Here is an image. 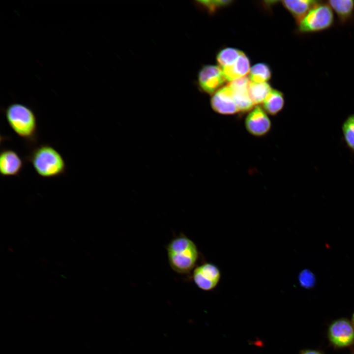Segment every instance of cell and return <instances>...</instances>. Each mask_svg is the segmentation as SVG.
Masks as SVG:
<instances>
[{
  "mask_svg": "<svg viewBox=\"0 0 354 354\" xmlns=\"http://www.w3.org/2000/svg\"><path fill=\"white\" fill-rule=\"evenodd\" d=\"M169 265L176 273L190 275L200 256L196 243L183 233L174 236L166 246Z\"/></svg>",
  "mask_w": 354,
  "mask_h": 354,
  "instance_id": "cell-1",
  "label": "cell"
},
{
  "mask_svg": "<svg viewBox=\"0 0 354 354\" xmlns=\"http://www.w3.org/2000/svg\"><path fill=\"white\" fill-rule=\"evenodd\" d=\"M31 148L25 157V161L31 164L39 176L50 178L65 174V161L60 153L53 146L43 143L37 144Z\"/></svg>",
  "mask_w": 354,
  "mask_h": 354,
  "instance_id": "cell-2",
  "label": "cell"
},
{
  "mask_svg": "<svg viewBox=\"0 0 354 354\" xmlns=\"http://www.w3.org/2000/svg\"><path fill=\"white\" fill-rule=\"evenodd\" d=\"M7 122L14 132L30 148L37 145L38 123L30 107L21 103L9 104L4 110Z\"/></svg>",
  "mask_w": 354,
  "mask_h": 354,
  "instance_id": "cell-3",
  "label": "cell"
},
{
  "mask_svg": "<svg viewBox=\"0 0 354 354\" xmlns=\"http://www.w3.org/2000/svg\"><path fill=\"white\" fill-rule=\"evenodd\" d=\"M333 10L327 3L319 2L298 24V31L302 33L323 31L330 28L334 24Z\"/></svg>",
  "mask_w": 354,
  "mask_h": 354,
  "instance_id": "cell-4",
  "label": "cell"
},
{
  "mask_svg": "<svg viewBox=\"0 0 354 354\" xmlns=\"http://www.w3.org/2000/svg\"><path fill=\"white\" fill-rule=\"evenodd\" d=\"M191 279L196 286L204 291H210L218 285L221 278L219 268L208 262L197 265L193 270Z\"/></svg>",
  "mask_w": 354,
  "mask_h": 354,
  "instance_id": "cell-5",
  "label": "cell"
},
{
  "mask_svg": "<svg viewBox=\"0 0 354 354\" xmlns=\"http://www.w3.org/2000/svg\"><path fill=\"white\" fill-rule=\"evenodd\" d=\"M197 78L200 89L208 94H213L227 81L221 67L214 65L204 66Z\"/></svg>",
  "mask_w": 354,
  "mask_h": 354,
  "instance_id": "cell-6",
  "label": "cell"
},
{
  "mask_svg": "<svg viewBox=\"0 0 354 354\" xmlns=\"http://www.w3.org/2000/svg\"><path fill=\"white\" fill-rule=\"evenodd\" d=\"M245 126L247 131L251 135L262 137L269 132L271 123L266 112L262 107L257 105L246 116Z\"/></svg>",
  "mask_w": 354,
  "mask_h": 354,
  "instance_id": "cell-7",
  "label": "cell"
},
{
  "mask_svg": "<svg viewBox=\"0 0 354 354\" xmlns=\"http://www.w3.org/2000/svg\"><path fill=\"white\" fill-rule=\"evenodd\" d=\"M328 335L330 342L335 346L347 347L354 342V327L348 320L339 319L330 324Z\"/></svg>",
  "mask_w": 354,
  "mask_h": 354,
  "instance_id": "cell-8",
  "label": "cell"
},
{
  "mask_svg": "<svg viewBox=\"0 0 354 354\" xmlns=\"http://www.w3.org/2000/svg\"><path fill=\"white\" fill-rule=\"evenodd\" d=\"M210 105L213 110L219 114L229 115L238 112L232 91L227 85L213 94Z\"/></svg>",
  "mask_w": 354,
  "mask_h": 354,
  "instance_id": "cell-9",
  "label": "cell"
},
{
  "mask_svg": "<svg viewBox=\"0 0 354 354\" xmlns=\"http://www.w3.org/2000/svg\"><path fill=\"white\" fill-rule=\"evenodd\" d=\"M24 167V161L13 149L4 148L0 152V173L1 177H18Z\"/></svg>",
  "mask_w": 354,
  "mask_h": 354,
  "instance_id": "cell-10",
  "label": "cell"
},
{
  "mask_svg": "<svg viewBox=\"0 0 354 354\" xmlns=\"http://www.w3.org/2000/svg\"><path fill=\"white\" fill-rule=\"evenodd\" d=\"M282 2L294 17L297 24H298L320 1L313 0H284Z\"/></svg>",
  "mask_w": 354,
  "mask_h": 354,
  "instance_id": "cell-11",
  "label": "cell"
},
{
  "mask_svg": "<svg viewBox=\"0 0 354 354\" xmlns=\"http://www.w3.org/2000/svg\"><path fill=\"white\" fill-rule=\"evenodd\" d=\"M227 81L245 77L249 73L250 61L247 56L241 52L239 57L232 65L221 68Z\"/></svg>",
  "mask_w": 354,
  "mask_h": 354,
  "instance_id": "cell-12",
  "label": "cell"
},
{
  "mask_svg": "<svg viewBox=\"0 0 354 354\" xmlns=\"http://www.w3.org/2000/svg\"><path fill=\"white\" fill-rule=\"evenodd\" d=\"M342 24L349 22L354 15V0H331L327 3Z\"/></svg>",
  "mask_w": 354,
  "mask_h": 354,
  "instance_id": "cell-13",
  "label": "cell"
},
{
  "mask_svg": "<svg viewBox=\"0 0 354 354\" xmlns=\"http://www.w3.org/2000/svg\"><path fill=\"white\" fill-rule=\"evenodd\" d=\"M285 101L283 94L280 91L271 89L263 102V108L266 113L275 116L283 108Z\"/></svg>",
  "mask_w": 354,
  "mask_h": 354,
  "instance_id": "cell-14",
  "label": "cell"
},
{
  "mask_svg": "<svg viewBox=\"0 0 354 354\" xmlns=\"http://www.w3.org/2000/svg\"><path fill=\"white\" fill-rule=\"evenodd\" d=\"M271 89L270 85L267 82L255 83L250 82L248 92L254 104L258 105L263 103Z\"/></svg>",
  "mask_w": 354,
  "mask_h": 354,
  "instance_id": "cell-15",
  "label": "cell"
},
{
  "mask_svg": "<svg viewBox=\"0 0 354 354\" xmlns=\"http://www.w3.org/2000/svg\"><path fill=\"white\" fill-rule=\"evenodd\" d=\"M232 91L238 112H249L254 108L255 105L250 98L248 88L237 89Z\"/></svg>",
  "mask_w": 354,
  "mask_h": 354,
  "instance_id": "cell-16",
  "label": "cell"
},
{
  "mask_svg": "<svg viewBox=\"0 0 354 354\" xmlns=\"http://www.w3.org/2000/svg\"><path fill=\"white\" fill-rule=\"evenodd\" d=\"M271 76L269 67L264 63H259L254 65L249 71V79L255 83H266Z\"/></svg>",
  "mask_w": 354,
  "mask_h": 354,
  "instance_id": "cell-17",
  "label": "cell"
},
{
  "mask_svg": "<svg viewBox=\"0 0 354 354\" xmlns=\"http://www.w3.org/2000/svg\"><path fill=\"white\" fill-rule=\"evenodd\" d=\"M242 51L234 48H226L221 50L217 55V61L223 68L232 65L239 57Z\"/></svg>",
  "mask_w": 354,
  "mask_h": 354,
  "instance_id": "cell-18",
  "label": "cell"
},
{
  "mask_svg": "<svg viewBox=\"0 0 354 354\" xmlns=\"http://www.w3.org/2000/svg\"><path fill=\"white\" fill-rule=\"evenodd\" d=\"M342 131L347 146L354 151V114L349 116L345 120Z\"/></svg>",
  "mask_w": 354,
  "mask_h": 354,
  "instance_id": "cell-19",
  "label": "cell"
},
{
  "mask_svg": "<svg viewBox=\"0 0 354 354\" xmlns=\"http://www.w3.org/2000/svg\"><path fill=\"white\" fill-rule=\"evenodd\" d=\"M197 2L205 8L209 12L213 13L221 7L226 6L232 2L231 0H200Z\"/></svg>",
  "mask_w": 354,
  "mask_h": 354,
  "instance_id": "cell-20",
  "label": "cell"
},
{
  "mask_svg": "<svg viewBox=\"0 0 354 354\" xmlns=\"http://www.w3.org/2000/svg\"><path fill=\"white\" fill-rule=\"evenodd\" d=\"M299 281L302 287L310 288L315 284V278L310 271L305 269L300 273Z\"/></svg>",
  "mask_w": 354,
  "mask_h": 354,
  "instance_id": "cell-21",
  "label": "cell"
},
{
  "mask_svg": "<svg viewBox=\"0 0 354 354\" xmlns=\"http://www.w3.org/2000/svg\"><path fill=\"white\" fill-rule=\"evenodd\" d=\"M300 354H322L319 351L316 350H307L301 352Z\"/></svg>",
  "mask_w": 354,
  "mask_h": 354,
  "instance_id": "cell-22",
  "label": "cell"
},
{
  "mask_svg": "<svg viewBox=\"0 0 354 354\" xmlns=\"http://www.w3.org/2000/svg\"><path fill=\"white\" fill-rule=\"evenodd\" d=\"M352 321H353V324H354V313L352 316Z\"/></svg>",
  "mask_w": 354,
  "mask_h": 354,
  "instance_id": "cell-23",
  "label": "cell"
}]
</instances>
